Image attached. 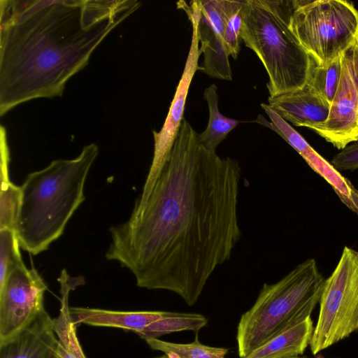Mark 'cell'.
Here are the masks:
<instances>
[{
  "mask_svg": "<svg viewBox=\"0 0 358 358\" xmlns=\"http://www.w3.org/2000/svg\"><path fill=\"white\" fill-rule=\"evenodd\" d=\"M232 4L224 0L201 2L199 21L200 50L203 54L201 71L218 79L231 80L230 56L224 43L227 22L234 13Z\"/></svg>",
  "mask_w": 358,
  "mask_h": 358,
  "instance_id": "8fae6325",
  "label": "cell"
},
{
  "mask_svg": "<svg viewBox=\"0 0 358 358\" xmlns=\"http://www.w3.org/2000/svg\"><path fill=\"white\" fill-rule=\"evenodd\" d=\"M99 147L90 143L76 158L56 159L30 173L21 187L15 226L20 246L36 255L64 233L75 211L85 201L84 187Z\"/></svg>",
  "mask_w": 358,
  "mask_h": 358,
  "instance_id": "3957f363",
  "label": "cell"
},
{
  "mask_svg": "<svg viewBox=\"0 0 358 358\" xmlns=\"http://www.w3.org/2000/svg\"><path fill=\"white\" fill-rule=\"evenodd\" d=\"M288 27L308 54L326 65L358 39V10L343 0H292Z\"/></svg>",
  "mask_w": 358,
  "mask_h": 358,
  "instance_id": "8992f818",
  "label": "cell"
},
{
  "mask_svg": "<svg viewBox=\"0 0 358 358\" xmlns=\"http://www.w3.org/2000/svg\"><path fill=\"white\" fill-rule=\"evenodd\" d=\"M325 279L308 259L273 284L264 283L253 306L240 319L236 341L244 358L270 339L310 317Z\"/></svg>",
  "mask_w": 358,
  "mask_h": 358,
  "instance_id": "5b68a950",
  "label": "cell"
},
{
  "mask_svg": "<svg viewBox=\"0 0 358 358\" xmlns=\"http://www.w3.org/2000/svg\"><path fill=\"white\" fill-rule=\"evenodd\" d=\"M331 164L339 171H353L358 169V141L341 150L333 157Z\"/></svg>",
  "mask_w": 358,
  "mask_h": 358,
  "instance_id": "cb8c5ba5",
  "label": "cell"
},
{
  "mask_svg": "<svg viewBox=\"0 0 358 358\" xmlns=\"http://www.w3.org/2000/svg\"><path fill=\"white\" fill-rule=\"evenodd\" d=\"M241 175L238 162L203 148L184 118L148 196L109 229L106 259L129 269L138 287L171 291L194 305L241 238Z\"/></svg>",
  "mask_w": 358,
  "mask_h": 358,
  "instance_id": "6da1fadb",
  "label": "cell"
},
{
  "mask_svg": "<svg viewBox=\"0 0 358 358\" xmlns=\"http://www.w3.org/2000/svg\"><path fill=\"white\" fill-rule=\"evenodd\" d=\"M45 281L32 266L13 270L0 286V343L16 336L45 310Z\"/></svg>",
  "mask_w": 358,
  "mask_h": 358,
  "instance_id": "9c48e42d",
  "label": "cell"
},
{
  "mask_svg": "<svg viewBox=\"0 0 358 358\" xmlns=\"http://www.w3.org/2000/svg\"><path fill=\"white\" fill-rule=\"evenodd\" d=\"M178 7L182 8L189 17L192 27V34L188 55L184 70L171 101L166 118L159 131H153L154 154L150 168L147 175L140 198L144 199L150 192L162 166L167 159L175 140L180 131L189 88L193 77L198 70L199 59L201 54L199 38V21L201 15L200 0L185 1Z\"/></svg>",
  "mask_w": 358,
  "mask_h": 358,
  "instance_id": "ba28073f",
  "label": "cell"
},
{
  "mask_svg": "<svg viewBox=\"0 0 358 358\" xmlns=\"http://www.w3.org/2000/svg\"><path fill=\"white\" fill-rule=\"evenodd\" d=\"M156 358H169V357L166 355H162L161 357H156Z\"/></svg>",
  "mask_w": 358,
  "mask_h": 358,
  "instance_id": "d4e9b609",
  "label": "cell"
},
{
  "mask_svg": "<svg viewBox=\"0 0 358 358\" xmlns=\"http://www.w3.org/2000/svg\"><path fill=\"white\" fill-rule=\"evenodd\" d=\"M148 345L155 350L161 351L169 358H225L229 350L202 344L196 334L191 343H175L162 341L159 338L145 340Z\"/></svg>",
  "mask_w": 358,
  "mask_h": 358,
  "instance_id": "ffe728a7",
  "label": "cell"
},
{
  "mask_svg": "<svg viewBox=\"0 0 358 358\" xmlns=\"http://www.w3.org/2000/svg\"><path fill=\"white\" fill-rule=\"evenodd\" d=\"M9 162L1 163L0 229H15L21 202V187L9 178Z\"/></svg>",
  "mask_w": 358,
  "mask_h": 358,
  "instance_id": "44dd1931",
  "label": "cell"
},
{
  "mask_svg": "<svg viewBox=\"0 0 358 358\" xmlns=\"http://www.w3.org/2000/svg\"><path fill=\"white\" fill-rule=\"evenodd\" d=\"M339 83L327 121L311 129L338 150L358 141V39L341 56Z\"/></svg>",
  "mask_w": 358,
  "mask_h": 358,
  "instance_id": "30bf717a",
  "label": "cell"
},
{
  "mask_svg": "<svg viewBox=\"0 0 358 358\" xmlns=\"http://www.w3.org/2000/svg\"><path fill=\"white\" fill-rule=\"evenodd\" d=\"M268 101L269 107L285 121L310 129L323 124L330 109V105L306 85L299 90L268 96Z\"/></svg>",
  "mask_w": 358,
  "mask_h": 358,
  "instance_id": "4fadbf2b",
  "label": "cell"
},
{
  "mask_svg": "<svg viewBox=\"0 0 358 358\" xmlns=\"http://www.w3.org/2000/svg\"><path fill=\"white\" fill-rule=\"evenodd\" d=\"M358 331V250L345 246L325 279L310 348L313 355Z\"/></svg>",
  "mask_w": 358,
  "mask_h": 358,
  "instance_id": "52a82bcc",
  "label": "cell"
},
{
  "mask_svg": "<svg viewBox=\"0 0 358 358\" xmlns=\"http://www.w3.org/2000/svg\"><path fill=\"white\" fill-rule=\"evenodd\" d=\"M207 323L208 319L201 314L170 312L167 316L150 324L138 336L145 341L159 338L173 332L192 331L198 334Z\"/></svg>",
  "mask_w": 358,
  "mask_h": 358,
  "instance_id": "ac0fdd59",
  "label": "cell"
},
{
  "mask_svg": "<svg viewBox=\"0 0 358 358\" xmlns=\"http://www.w3.org/2000/svg\"><path fill=\"white\" fill-rule=\"evenodd\" d=\"M217 89V86L212 84L203 92V98L208 104L209 117L206 129L198 134L201 145L211 152H216L220 143L240 123L238 120L225 117L220 112Z\"/></svg>",
  "mask_w": 358,
  "mask_h": 358,
  "instance_id": "e0dca14e",
  "label": "cell"
},
{
  "mask_svg": "<svg viewBox=\"0 0 358 358\" xmlns=\"http://www.w3.org/2000/svg\"><path fill=\"white\" fill-rule=\"evenodd\" d=\"M72 320L80 324L113 327L133 331L137 335L154 322L167 316L169 311H125L96 308L70 307Z\"/></svg>",
  "mask_w": 358,
  "mask_h": 358,
  "instance_id": "5bb4252c",
  "label": "cell"
},
{
  "mask_svg": "<svg viewBox=\"0 0 358 358\" xmlns=\"http://www.w3.org/2000/svg\"><path fill=\"white\" fill-rule=\"evenodd\" d=\"M15 230L0 229V286L15 268L24 265Z\"/></svg>",
  "mask_w": 358,
  "mask_h": 358,
  "instance_id": "7402d4cb",
  "label": "cell"
},
{
  "mask_svg": "<svg viewBox=\"0 0 358 358\" xmlns=\"http://www.w3.org/2000/svg\"><path fill=\"white\" fill-rule=\"evenodd\" d=\"M140 6L135 0H1L0 115L62 96L96 48Z\"/></svg>",
  "mask_w": 358,
  "mask_h": 358,
  "instance_id": "7a4b0ae2",
  "label": "cell"
},
{
  "mask_svg": "<svg viewBox=\"0 0 358 358\" xmlns=\"http://www.w3.org/2000/svg\"><path fill=\"white\" fill-rule=\"evenodd\" d=\"M243 2L229 18L224 34V43L226 49L234 59L237 58L240 51V41L241 39L240 34Z\"/></svg>",
  "mask_w": 358,
  "mask_h": 358,
  "instance_id": "603a6c76",
  "label": "cell"
},
{
  "mask_svg": "<svg viewBox=\"0 0 358 358\" xmlns=\"http://www.w3.org/2000/svg\"><path fill=\"white\" fill-rule=\"evenodd\" d=\"M310 317L274 336L244 358H289L303 355L313 333Z\"/></svg>",
  "mask_w": 358,
  "mask_h": 358,
  "instance_id": "2e32d148",
  "label": "cell"
},
{
  "mask_svg": "<svg viewBox=\"0 0 358 358\" xmlns=\"http://www.w3.org/2000/svg\"><path fill=\"white\" fill-rule=\"evenodd\" d=\"M289 358H300L299 357H289Z\"/></svg>",
  "mask_w": 358,
  "mask_h": 358,
  "instance_id": "484cf974",
  "label": "cell"
},
{
  "mask_svg": "<svg viewBox=\"0 0 358 358\" xmlns=\"http://www.w3.org/2000/svg\"><path fill=\"white\" fill-rule=\"evenodd\" d=\"M57 280L60 285L61 298L58 316L53 318L58 340L56 358H87L79 341L77 327L72 320L69 303L70 292L83 285V279L73 278L63 269Z\"/></svg>",
  "mask_w": 358,
  "mask_h": 358,
  "instance_id": "9a60e30c",
  "label": "cell"
},
{
  "mask_svg": "<svg viewBox=\"0 0 358 358\" xmlns=\"http://www.w3.org/2000/svg\"><path fill=\"white\" fill-rule=\"evenodd\" d=\"M57 337L45 309L27 327L0 343V358H56Z\"/></svg>",
  "mask_w": 358,
  "mask_h": 358,
  "instance_id": "7c38bea8",
  "label": "cell"
},
{
  "mask_svg": "<svg viewBox=\"0 0 358 358\" xmlns=\"http://www.w3.org/2000/svg\"><path fill=\"white\" fill-rule=\"evenodd\" d=\"M341 57L328 64L322 65L310 55V67L306 85L329 105L333 101L340 80Z\"/></svg>",
  "mask_w": 358,
  "mask_h": 358,
  "instance_id": "d6986e66",
  "label": "cell"
},
{
  "mask_svg": "<svg viewBox=\"0 0 358 358\" xmlns=\"http://www.w3.org/2000/svg\"><path fill=\"white\" fill-rule=\"evenodd\" d=\"M292 1L244 0L241 38L262 62L269 96L306 86L310 55L288 27Z\"/></svg>",
  "mask_w": 358,
  "mask_h": 358,
  "instance_id": "277c9868",
  "label": "cell"
}]
</instances>
